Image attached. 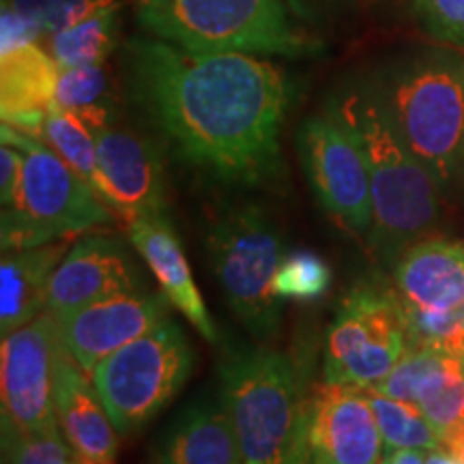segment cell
I'll return each instance as SVG.
<instances>
[{
  "mask_svg": "<svg viewBox=\"0 0 464 464\" xmlns=\"http://www.w3.org/2000/svg\"><path fill=\"white\" fill-rule=\"evenodd\" d=\"M127 69L133 100L181 164L230 188L280 181L293 84L276 63L150 37L130 42Z\"/></svg>",
  "mask_w": 464,
  "mask_h": 464,
  "instance_id": "obj_1",
  "label": "cell"
},
{
  "mask_svg": "<svg viewBox=\"0 0 464 464\" xmlns=\"http://www.w3.org/2000/svg\"><path fill=\"white\" fill-rule=\"evenodd\" d=\"M324 110L362 149L372 188V228L365 243L376 263L393 269L406 247L437 230L443 188L402 140L374 84L342 86Z\"/></svg>",
  "mask_w": 464,
  "mask_h": 464,
  "instance_id": "obj_2",
  "label": "cell"
},
{
  "mask_svg": "<svg viewBox=\"0 0 464 464\" xmlns=\"http://www.w3.org/2000/svg\"><path fill=\"white\" fill-rule=\"evenodd\" d=\"M219 385L241 464H310V402L286 355L269 348H232L219 362Z\"/></svg>",
  "mask_w": 464,
  "mask_h": 464,
  "instance_id": "obj_3",
  "label": "cell"
},
{
  "mask_svg": "<svg viewBox=\"0 0 464 464\" xmlns=\"http://www.w3.org/2000/svg\"><path fill=\"white\" fill-rule=\"evenodd\" d=\"M150 37L189 52L304 58L321 44L295 28L286 0H131Z\"/></svg>",
  "mask_w": 464,
  "mask_h": 464,
  "instance_id": "obj_4",
  "label": "cell"
},
{
  "mask_svg": "<svg viewBox=\"0 0 464 464\" xmlns=\"http://www.w3.org/2000/svg\"><path fill=\"white\" fill-rule=\"evenodd\" d=\"M0 136L24 155L17 198L3 208V254L72 241L116 222L106 202L44 140L5 123Z\"/></svg>",
  "mask_w": 464,
  "mask_h": 464,
  "instance_id": "obj_5",
  "label": "cell"
},
{
  "mask_svg": "<svg viewBox=\"0 0 464 464\" xmlns=\"http://www.w3.org/2000/svg\"><path fill=\"white\" fill-rule=\"evenodd\" d=\"M402 140L450 188L464 166V61L426 56L376 86Z\"/></svg>",
  "mask_w": 464,
  "mask_h": 464,
  "instance_id": "obj_6",
  "label": "cell"
},
{
  "mask_svg": "<svg viewBox=\"0 0 464 464\" xmlns=\"http://www.w3.org/2000/svg\"><path fill=\"white\" fill-rule=\"evenodd\" d=\"M205 247L226 304L258 342H271L282 323L274 280L284 258L277 226L263 208L235 207L208 226Z\"/></svg>",
  "mask_w": 464,
  "mask_h": 464,
  "instance_id": "obj_7",
  "label": "cell"
},
{
  "mask_svg": "<svg viewBox=\"0 0 464 464\" xmlns=\"http://www.w3.org/2000/svg\"><path fill=\"white\" fill-rule=\"evenodd\" d=\"M196 363L188 334L174 316L108 355L91 379L121 437L140 430L183 390Z\"/></svg>",
  "mask_w": 464,
  "mask_h": 464,
  "instance_id": "obj_8",
  "label": "cell"
},
{
  "mask_svg": "<svg viewBox=\"0 0 464 464\" xmlns=\"http://www.w3.org/2000/svg\"><path fill=\"white\" fill-rule=\"evenodd\" d=\"M409 348L404 304L379 282L353 286L335 307L324 338V382L374 390Z\"/></svg>",
  "mask_w": 464,
  "mask_h": 464,
  "instance_id": "obj_9",
  "label": "cell"
},
{
  "mask_svg": "<svg viewBox=\"0 0 464 464\" xmlns=\"http://www.w3.org/2000/svg\"><path fill=\"white\" fill-rule=\"evenodd\" d=\"M297 149L307 183L324 213L351 237L368 241L372 228V188L355 138L324 110L301 123Z\"/></svg>",
  "mask_w": 464,
  "mask_h": 464,
  "instance_id": "obj_10",
  "label": "cell"
},
{
  "mask_svg": "<svg viewBox=\"0 0 464 464\" xmlns=\"http://www.w3.org/2000/svg\"><path fill=\"white\" fill-rule=\"evenodd\" d=\"M58 324L50 312L5 335L0 348L3 417L22 430L56 426L54 351Z\"/></svg>",
  "mask_w": 464,
  "mask_h": 464,
  "instance_id": "obj_11",
  "label": "cell"
},
{
  "mask_svg": "<svg viewBox=\"0 0 464 464\" xmlns=\"http://www.w3.org/2000/svg\"><path fill=\"white\" fill-rule=\"evenodd\" d=\"M97 196L125 228L136 219L166 216L168 194L160 150L140 133L108 127L97 133Z\"/></svg>",
  "mask_w": 464,
  "mask_h": 464,
  "instance_id": "obj_12",
  "label": "cell"
},
{
  "mask_svg": "<svg viewBox=\"0 0 464 464\" xmlns=\"http://www.w3.org/2000/svg\"><path fill=\"white\" fill-rule=\"evenodd\" d=\"M147 288L130 247L116 237L86 235L72 243L50 282L48 307L54 318L100 301Z\"/></svg>",
  "mask_w": 464,
  "mask_h": 464,
  "instance_id": "obj_13",
  "label": "cell"
},
{
  "mask_svg": "<svg viewBox=\"0 0 464 464\" xmlns=\"http://www.w3.org/2000/svg\"><path fill=\"white\" fill-rule=\"evenodd\" d=\"M170 307L161 290L144 288L56 318L58 335L73 362L91 376L108 355L170 316Z\"/></svg>",
  "mask_w": 464,
  "mask_h": 464,
  "instance_id": "obj_14",
  "label": "cell"
},
{
  "mask_svg": "<svg viewBox=\"0 0 464 464\" xmlns=\"http://www.w3.org/2000/svg\"><path fill=\"white\" fill-rule=\"evenodd\" d=\"M382 445L368 390L340 382L316 387L307 421L312 464H381Z\"/></svg>",
  "mask_w": 464,
  "mask_h": 464,
  "instance_id": "obj_15",
  "label": "cell"
},
{
  "mask_svg": "<svg viewBox=\"0 0 464 464\" xmlns=\"http://www.w3.org/2000/svg\"><path fill=\"white\" fill-rule=\"evenodd\" d=\"M54 411L61 432L75 456L97 464H114L119 430L89 374L73 362L61 335L54 351Z\"/></svg>",
  "mask_w": 464,
  "mask_h": 464,
  "instance_id": "obj_16",
  "label": "cell"
},
{
  "mask_svg": "<svg viewBox=\"0 0 464 464\" xmlns=\"http://www.w3.org/2000/svg\"><path fill=\"white\" fill-rule=\"evenodd\" d=\"M127 232L131 247L147 263L174 310L181 312L207 342H218V327L211 321L200 290L196 288L181 239L168 216L136 219L127 226Z\"/></svg>",
  "mask_w": 464,
  "mask_h": 464,
  "instance_id": "obj_17",
  "label": "cell"
},
{
  "mask_svg": "<svg viewBox=\"0 0 464 464\" xmlns=\"http://www.w3.org/2000/svg\"><path fill=\"white\" fill-rule=\"evenodd\" d=\"M400 299L423 310L454 312L464 304V247L443 237H426L393 265Z\"/></svg>",
  "mask_w": 464,
  "mask_h": 464,
  "instance_id": "obj_18",
  "label": "cell"
},
{
  "mask_svg": "<svg viewBox=\"0 0 464 464\" xmlns=\"http://www.w3.org/2000/svg\"><path fill=\"white\" fill-rule=\"evenodd\" d=\"M61 67L37 44L0 54V114L15 131L42 140L44 121L56 102Z\"/></svg>",
  "mask_w": 464,
  "mask_h": 464,
  "instance_id": "obj_19",
  "label": "cell"
},
{
  "mask_svg": "<svg viewBox=\"0 0 464 464\" xmlns=\"http://www.w3.org/2000/svg\"><path fill=\"white\" fill-rule=\"evenodd\" d=\"M155 464H241L239 440L222 398L185 406L161 432Z\"/></svg>",
  "mask_w": 464,
  "mask_h": 464,
  "instance_id": "obj_20",
  "label": "cell"
},
{
  "mask_svg": "<svg viewBox=\"0 0 464 464\" xmlns=\"http://www.w3.org/2000/svg\"><path fill=\"white\" fill-rule=\"evenodd\" d=\"M72 241L5 252L0 263V332H17L42 316L48 307L50 282L56 266L65 258Z\"/></svg>",
  "mask_w": 464,
  "mask_h": 464,
  "instance_id": "obj_21",
  "label": "cell"
},
{
  "mask_svg": "<svg viewBox=\"0 0 464 464\" xmlns=\"http://www.w3.org/2000/svg\"><path fill=\"white\" fill-rule=\"evenodd\" d=\"M54 103L82 119L95 136L114 125V91L103 65L61 69Z\"/></svg>",
  "mask_w": 464,
  "mask_h": 464,
  "instance_id": "obj_22",
  "label": "cell"
},
{
  "mask_svg": "<svg viewBox=\"0 0 464 464\" xmlns=\"http://www.w3.org/2000/svg\"><path fill=\"white\" fill-rule=\"evenodd\" d=\"M121 7L97 11L75 24L52 34L50 54L58 67L102 65L116 48L121 28Z\"/></svg>",
  "mask_w": 464,
  "mask_h": 464,
  "instance_id": "obj_23",
  "label": "cell"
},
{
  "mask_svg": "<svg viewBox=\"0 0 464 464\" xmlns=\"http://www.w3.org/2000/svg\"><path fill=\"white\" fill-rule=\"evenodd\" d=\"M415 406L426 415L439 432L440 443L445 434L464 426V368L460 359L443 355L437 368L426 376L417 390Z\"/></svg>",
  "mask_w": 464,
  "mask_h": 464,
  "instance_id": "obj_24",
  "label": "cell"
},
{
  "mask_svg": "<svg viewBox=\"0 0 464 464\" xmlns=\"http://www.w3.org/2000/svg\"><path fill=\"white\" fill-rule=\"evenodd\" d=\"M42 140L56 155H61L97 194V188H100L97 136L82 119L54 103L45 114Z\"/></svg>",
  "mask_w": 464,
  "mask_h": 464,
  "instance_id": "obj_25",
  "label": "cell"
},
{
  "mask_svg": "<svg viewBox=\"0 0 464 464\" xmlns=\"http://www.w3.org/2000/svg\"><path fill=\"white\" fill-rule=\"evenodd\" d=\"M368 400L372 406L376 423L385 448L393 450H439L443 448L439 432L426 420L420 406L396 400L385 393L368 390Z\"/></svg>",
  "mask_w": 464,
  "mask_h": 464,
  "instance_id": "obj_26",
  "label": "cell"
},
{
  "mask_svg": "<svg viewBox=\"0 0 464 464\" xmlns=\"http://www.w3.org/2000/svg\"><path fill=\"white\" fill-rule=\"evenodd\" d=\"M334 271L314 249L299 247L284 254L274 280V293L282 301H318L332 288Z\"/></svg>",
  "mask_w": 464,
  "mask_h": 464,
  "instance_id": "obj_27",
  "label": "cell"
},
{
  "mask_svg": "<svg viewBox=\"0 0 464 464\" xmlns=\"http://www.w3.org/2000/svg\"><path fill=\"white\" fill-rule=\"evenodd\" d=\"M75 451L61 428L22 430L3 417V464H73Z\"/></svg>",
  "mask_w": 464,
  "mask_h": 464,
  "instance_id": "obj_28",
  "label": "cell"
},
{
  "mask_svg": "<svg viewBox=\"0 0 464 464\" xmlns=\"http://www.w3.org/2000/svg\"><path fill=\"white\" fill-rule=\"evenodd\" d=\"M404 318L409 346L432 348V351L448 353L454 357L460 355L464 348V327L456 310H423V307L404 304Z\"/></svg>",
  "mask_w": 464,
  "mask_h": 464,
  "instance_id": "obj_29",
  "label": "cell"
},
{
  "mask_svg": "<svg viewBox=\"0 0 464 464\" xmlns=\"http://www.w3.org/2000/svg\"><path fill=\"white\" fill-rule=\"evenodd\" d=\"M28 17L42 34H54L97 11L121 7L123 0H5Z\"/></svg>",
  "mask_w": 464,
  "mask_h": 464,
  "instance_id": "obj_30",
  "label": "cell"
},
{
  "mask_svg": "<svg viewBox=\"0 0 464 464\" xmlns=\"http://www.w3.org/2000/svg\"><path fill=\"white\" fill-rule=\"evenodd\" d=\"M415 7L432 37L464 50V0H415Z\"/></svg>",
  "mask_w": 464,
  "mask_h": 464,
  "instance_id": "obj_31",
  "label": "cell"
},
{
  "mask_svg": "<svg viewBox=\"0 0 464 464\" xmlns=\"http://www.w3.org/2000/svg\"><path fill=\"white\" fill-rule=\"evenodd\" d=\"M39 34H42V31L28 17L3 0V11H0V54H7V52L22 48V45L34 44Z\"/></svg>",
  "mask_w": 464,
  "mask_h": 464,
  "instance_id": "obj_32",
  "label": "cell"
},
{
  "mask_svg": "<svg viewBox=\"0 0 464 464\" xmlns=\"http://www.w3.org/2000/svg\"><path fill=\"white\" fill-rule=\"evenodd\" d=\"M22 166H24V155L14 144L3 142L0 147V202L3 208L11 207L17 198L22 183Z\"/></svg>",
  "mask_w": 464,
  "mask_h": 464,
  "instance_id": "obj_33",
  "label": "cell"
},
{
  "mask_svg": "<svg viewBox=\"0 0 464 464\" xmlns=\"http://www.w3.org/2000/svg\"><path fill=\"white\" fill-rule=\"evenodd\" d=\"M286 5L299 20L316 22L324 11L334 9L338 0H286Z\"/></svg>",
  "mask_w": 464,
  "mask_h": 464,
  "instance_id": "obj_34",
  "label": "cell"
},
{
  "mask_svg": "<svg viewBox=\"0 0 464 464\" xmlns=\"http://www.w3.org/2000/svg\"><path fill=\"white\" fill-rule=\"evenodd\" d=\"M443 448L448 450L458 462L464 464V426L456 428V430H451L450 434H445Z\"/></svg>",
  "mask_w": 464,
  "mask_h": 464,
  "instance_id": "obj_35",
  "label": "cell"
},
{
  "mask_svg": "<svg viewBox=\"0 0 464 464\" xmlns=\"http://www.w3.org/2000/svg\"><path fill=\"white\" fill-rule=\"evenodd\" d=\"M426 464H462L458 462L454 456L450 454L445 448H439V450H430L426 454Z\"/></svg>",
  "mask_w": 464,
  "mask_h": 464,
  "instance_id": "obj_36",
  "label": "cell"
},
{
  "mask_svg": "<svg viewBox=\"0 0 464 464\" xmlns=\"http://www.w3.org/2000/svg\"><path fill=\"white\" fill-rule=\"evenodd\" d=\"M456 314H458V318H460V323H462V327H464V304H462L460 307H458Z\"/></svg>",
  "mask_w": 464,
  "mask_h": 464,
  "instance_id": "obj_37",
  "label": "cell"
},
{
  "mask_svg": "<svg viewBox=\"0 0 464 464\" xmlns=\"http://www.w3.org/2000/svg\"><path fill=\"white\" fill-rule=\"evenodd\" d=\"M73 464H97V462H91V460H82V458H75Z\"/></svg>",
  "mask_w": 464,
  "mask_h": 464,
  "instance_id": "obj_38",
  "label": "cell"
},
{
  "mask_svg": "<svg viewBox=\"0 0 464 464\" xmlns=\"http://www.w3.org/2000/svg\"><path fill=\"white\" fill-rule=\"evenodd\" d=\"M458 359H460V363H462V368H464V348L460 351V355H458Z\"/></svg>",
  "mask_w": 464,
  "mask_h": 464,
  "instance_id": "obj_39",
  "label": "cell"
},
{
  "mask_svg": "<svg viewBox=\"0 0 464 464\" xmlns=\"http://www.w3.org/2000/svg\"><path fill=\"white\" fill-rule=\"evenodd\" d=\"M381 464H392L390 460H387V458L385 456H382V460H381Z\"/></svg>",
  "mask_w": 464,
  "mask_h": 464,
  "instance_id": "obj_40",
  "label": "cell"
}]
</instances>
